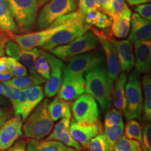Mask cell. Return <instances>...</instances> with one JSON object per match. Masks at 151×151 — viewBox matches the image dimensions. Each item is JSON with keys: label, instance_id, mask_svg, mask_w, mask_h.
<instances>
[{"label": "cell", "instance_id": "cell-13", "mask_svg": "<svg viewBox=\"0 0 151 151\" xmlns=\"http://www.w3.org/2000/svg\"><path fill=\"white\" fill-rule=\"evenodd\" d=\"M4 52L6 55L14 58L27 67L30 74L37 75L35 70V64L37 58L40 56V50L37 48L30 50H22L16 41L11 39L6 43Z\"/></svg>", "mask_w": 151, "mask_h": 151}, {"label": "cell", "instance_id": "cell-14", "mask_svg": "<svg viewBox=\"0 0 151 151\" xmlns=\"http://www.w3.org/2000/svg\"><path fill=\"white\" fill-rule=\"evenodd\" d=\"M86 90L83 76L63 74L58 96L67 101H71L80 97Z\"/></svg>", "mask_w": 151, "mask_h": 151}, {"label": "cell", "instance_id": "cell-24", "mask_svg": "<svg viewBox=\"0 0 151 151\" xmlns=\"http://www.w3.org/2000/svg\"><path fill=\"white\" fill-rule=\"evenodd\" d=\"M127 80L126 73H120L115 81L112 92V101L114 107L123 113L127 109L125 94V85Z\"/></svg>", "mask_w": 151, "mask_h": 151}, {"label": "cell", "instance_id": "cell-8", "mask_svg": "<svg viewBox=\"0 0 151 151\" xmlns=\"http://www.w3.org/2000/svg\"><path fill=\"white\" fill-rule=\"evenodd\" d=\"M71 109L73 119L79 123L90 124L99 121L98 104L89 94L83 93L74 99Z\"/></svg>", "mask_w": 151, "mask_h": 151}, {"label": "cell", "instance_id": "cell-25", "mask_svg": "<svg viewBox=\"0 0 151 151\" xmlns=\"http://www.w3.org/2000/svg\"><path fill=\"white\" fill-rule=\"evenodd\" d=\"M0 31L14 34L18 32L7 0H0Z\"/></svg>", "mask_w": 151, "mask_h": 151}, {"label": "cell", "instance_id": "cell-10", "mask_svg": "<svg viewBox=\"0 0 151 151\" xmlns=\"http://www.w3.org/2000/svg\"><path fill=\"white\" fill-rule=\"evenodd\" d=\"M105 60L102 55L95 52L76 55L68 60V64L64 67L63 74L84 76L93 68L104 64Z\"/></svg>", "mask_w": 151, "mask_h": 151}, {"label": "cell", "instance_id": "cell-36", "mask_svg": "<svg viewBox=\"0 0 151 151\" xmlns=\"http://www.w3.org/2000/svg\"><path fill=\"white\" fill-rule=\"evenodd\" d=\"M78 12L84 17L90 11L98 10L97 0H78Z\"/></svg>", "mask_w": 151, "mask_h": 151}, {"label": "cell", "instance_id": "cell-22", "mask_svg": "<svg viewBox=\"0 0 151 151\" xmlns=\"http://www.w3.org/2000/svg\"><path fill=\"white\" fill-rule=\"evenodd\" d=\"M132 11L127 4L124 5L121 13L112 20L111 33L118 39L125 38L129 32L131 27Z\"/></svg>", "mask_w": 151, "mask_h": 151}, {"label": "cell", "instance_id": "cell-42", "mask_svg": "<svg viewBox=\"0 0 151 151\" xmlns=\"http://www.w3.org/2000/svg\"><path fill=\"white\" fill-rule=\"evenodd\" d=\"M26 142L24 140H20L14 143L10 148L7 149L6 151H27L26 148Z\"/></svg>", "mask_w": 151, "mask_h": 151}, {"label": "cell", "instance_id": "cell-41", "mask_svg": "<svg viewBox=\"0 0 151 151\" xmlns=\"http://www.w3.org/2000/svg\"><path fill=\"white\" fill-rule=\"evenodd\" d=\"M111 1L112 0H97L98 10L110 17Z\"/></svg>", "mask_w": 151, "mask_h": 151}, {"label": "cell", "instance_id": "cell-37", "mask_svg": "<svg viewBox=\"0 0 151 151\" xmlns=\"http://www.w3.org/2000/svg\"><path fill=\"white\" fill-rule=\"evenodd\" d=\"M112 22V19L104 13L99 11L98 15L95 21L93 23V25L99 28V29H107L111 26Z\"/></svg>", "mask_w": 151, "mask_h": 151}, {"label": "cell", "instance_id": "cell-46", "mask_svg": "<svg viewBox=\"0 0 151 151\" xmlns=\"http://www.w3.org/2000/svg\"><path fill=\"white\" fill-rule=\"evenodd\" d=\"M130 6H137L143 4L150 3L151 0H126Z\"/></svg>", "mask_w": 151, "mask_h": 151}, {"label": "cell", "instance_id": "cell-34", "mask_svg": "<svg viewBox=\"0 0 151 151\" xmlns=\"http://www.w3.org/2000/svg\"><path fill=\"white\" fill-rule=\"evenodd\" d=\"M41 52V51H40ZM35 70L37 74L41 76L45 80H47L50 76V65L48 60L41 52L40 56L37 58L35 64Z\"/></svg>", "mask_w": 151, "mask_h": 151}, {"label": "cell", "instance_id": "cell-1", "mask_svg": "<svg viewBox=\"0 0 151 151\" xmlns=\"http://www.w3.org/2000/svg\"><path fill=\"white\" fill-rule=\"evenodd\" d=\"M85 92L95 99L102 112L106 111L112 104L113 92L106 66L103 64L88 71L85 76Z\"/></svg>", "mask_w": 151, "mask_h": 151}, {"label": "cell", "instance_id": "cell-45", "mask_svg": "<svg viewBox=\"0 0 151 151\" xmlns=\"http://www.w3.org/2000/svg\"><path fill=\"white\" fill-rule=\"evenodd\" d=\"M14 77V76L11 74V73L9 71L5 73H0V81L1 82H6V81H8Z\"/></svg>", "mask_w": 151, "mask_h": 151}, {"label": "cell", "instance_id": "cell-32", "mask_svg": "<svg viewBox=\"0 0 151 151\" xmlns=\"http://www.w3.org/2000/svg\"><path fill=\"white\" fill-rule=\"evenodd\" d=\"M124 122L120 123L112 127H104V135L107 140L114 148L115 145L124 134Z\"/></svg>", "mask_w": 151, "mask_h": 151}, {"label": "cell", "instance_id": "cell-26", "mask_svg": "<svg viewBox=\"0 0 151 151\" xmlns=\"http://www.w3.org/2000/svg\"><path fill=\"white\" fill-rule=\"evenodd\" d=\"M48 110L49 115L53 121H58L62 118L71 116L69 103L62 99L58 95L48 104Z\"/></svg>", "mask_w": 151, "mask_h": 151}, {"label": "cell", "instance_id": "cell-3", "mask_svg": "<svg viewBox=\"0 0 151 151\" xmlns=\"http://www.w3.org/2000/svg\"><path fill=\"white\" fill-rule=\"evenodd\" d=\"M84 19V17L79 14L78 11L71 13L67 16V18L61 24L55 26H50L46 29H41L35 32L26 33L23 35H16L11 33V37L18 43L20 48L22 50H30L38 46L41 47L43 43L52 37L57 32L64 28L69 27L75 22Z\"/></svg>", "mask_w": 151, "mask_h": 151}, {"label": "cell", "instance_id": "cell-31", "mask_svg": "<svg viewBox=\"0 0 151 151\" xmlns=\"http://www.w3.org/2000/svg\"><path fill=\"white\" fill-rule=\"evenodd\" d=\"M88 148L89 151H114V148L103 134H99L94 137L90 141Z\"/></svg>", "mask_w": 151, "mask_h": 151}, {"label": "cell", "instance_id": "cell-23", "mask_svg": "<svg viewBox=\"0 0 151 151\" xmlns=\"http://www.w3.org/2000/svg\"><path fill=\"white\" fill-rule=\"evenodd\" d=\"M27 151H78L57 140L29 139L26 144Z\"/></svg>", "mask_w": 151, "mask_h": 151}, {"label": "cell", "instance_id": "cell-20", "mask_svg": "<svg viewBox=\"0 0 151 151\" xmlns=\"http://www.w3.org/2000/svg\"><path fill=\"white\" fill-rule=\"evenodd\" d=\"M131 24V32L129 36V40L131 42L150 40L151 23L150 20L134 13L132 15Z\"/></svg>", "mask_w": 151, "mask_h": 151}, {"label": "cell", "instance_id": "cell-39", "mask_svg": "<svg viewBox=\"0 0 151 151\" xmlns=\"http://www.w3.org/2000/svg\"><path fill=\"white\" fill-rule=\"evenodd\" d=\"M134 11L137 14L146 20H151V5L150 3L143 4L137 5L134 8Z\"/></svg>", "mask_w": 151, "mask_h": 151}, {"label": "cell", "instance_id": "cell-33", "mask_svg": "<svg viewBox=\"0 0 151 151\" xmlns=\"http://www.w3.org/2000/svg\"><path fill=\"white\" fill-rule=\"evenodd\" d=\"M8 71L15 77H21L27 75V69L23 65L11 57H6Z\"/></svg>", "mask_w": 151, "mask_h": 151}, {"label": "cell", "instance_id": "cell-27", "mask_svg": "<svg viewBox=\"0 0 151 151\" xmlns=\"http://www.w3.org/2000/svg\"><path fill=\"white\" fill-rule=\"evenodd\" d=\"M46 80L42 78L41 76L32 75L24 76L21 77H14L8 81L4 82L3 83L6 86H9L17 90H24L29 87L39 86L44 83Z\"/></svg>", "mask_w": 151, "mask_h": 151}, {"label": "cell", "instance_id": "cell-5", "mask_svg": "<svg viewBox=\"0 0 151 151\" xmlns=\"http://www.w3.org/2000/svg\"><path fill=\"white\" fill-rule=\"evenodd\" d=\"M98 45L99 41L96 36L92 32L88 31L71 42L55 47L49 52L62 61H68L73 57L95 50Z\"/></svg>", "mask_w": 151, "mask_h": 151}, {"label": "cell", "instance_id": "cell-49", "mask_svg": "<svg viewBox=\"0 0 151 151\" xmlns=\"http://www.w3.org/2000/svg\"><path fill=\"white\" fill-rule=\"evenodd\" d=\"M48 1H50V0H38V1H39V6H43L45 4L48 2Z\"/></svg>", "mask_w": 151, "mask_h": 151}, {"label": "cell", "instance_id": "cell-48", "mask_svg": "<svg viewBox=\"0 0 151 151\" xmlns=\"http://www.w3.org/2000/svg\"><path fill=\"white\" fill-rule=\"evenodd\" d=\"M8 104V101L6 97L0 94V106H6Z\"/></svg>", "mask_w": 151, "mask_h": 151}, {"label": "cell", "instance_id": "cell-17", "mask_svg": "<svg viewBox=\"0 0 151 151\" xmlns=\"http://www.w3.org/2000/svg\"><path fill=\"white\" fill-rule=\"evenodd\" d=\"M109 39L117 51L120 70L124 73L129 72L134 67L132 42L129 39L120 41L111 37H109Z\"/></svg>", "mask_w": 151, "mask_h": 151}, {"label": "cell", "instance_id": "cell-7", "mask_svg": "<svg viewBox=\"0 0 151 151\" xmlns=\"http://www.w3.org/2000/svg\"><path fill=\"white\" fill-rule=\"evenodd\" d=\"M127 109L124 117L127 120L140 119L143 112L142 86L139 76L136 72L129 75L125 85Z\"/></svg>", "mask_w": 151, "mask_h": 151}, {"label": "cell", "instance_id": "cell-12", "mask_svg": "<svg viewBox=\"0 0 151 151\" xmlns=\"http://www.w3.org/2000/svg\"><path fill=\"white\" fill-rule=\"evenodd\" d=\"M40 51L48 60L50 70V76L46 80L43 89L44 94L48 97H53L58 94L61 86L65 65L61 59L50 52L43 50H40Z\"/></svg>", "mask_w": 151, "mask_h": 151}, {"label": "cell", "instance_id": "cell-30", "mask_svg": "<svg viewBox=\"0 0 151 151\" xmlns=\"http://www.w3.org/2000/svg\"><path fill=\"white\" fill-rule=\"evenodd\" d=\"M114 151H143V149L138 141L122 137L115 145Z\"/></svg>", "mask_w": 151, "mask_h": 151}, {"label": "cell", "instance_id": "cell-38", "mask_svg": "<svg viewBox=\"0 0 151 151\" xmlns=\"http://www.w3.org/2000/svg\"><path fill=\"white\" fill-rule=\"evenodd\" d=\"M142 147L143 151H151V126L146 124L142 134Z\"/></svg>", "mask_w": 151, "mask_h": 151}, {"label": "cell", "instance_id": "cell-6", "mask_svg": "<svg viewBox=\"0 0 151 151\" xmlns=\"http://www.w3.org/2000/svg\"><path fill=\"white\" fill-rule=\"evenodd\" d=\"M76 8V0H50L39 12L38 29L41 30L50 27L57 19L74 12Z\"/></svg>", "mask_w": 151, "mask_h": 151}, {"label": "cell", "instance_id": "cell-15", "mask_svg": "<svg viewBox=\"0 0 151 151\" xmlns=\"http://www.w3.org/2000/svg\"><path fill=\"white\" fill-rule=\"evenodd\" d=\"M102 126L100 122L94 124H81L73 119L71 121L69 132L75 141H76L81 146L88 148L90 141L96 136L101 134Z\"/></svg>", "mask_w": 151, "mask_h": 151}, {"label": "cell", "instance_id": "cell-35", "mask_svg": "<svg viewBox=\"0 0 151 151\" xmlns=\"http://www.w3.org/2000/svg\"><path fill=\"white\" fill-rule=\"evenodd\" d=\"M123 122L122 113L116 109H112L106 113L104 118V127H112Z\"/></svg>", "mask_w": 151, "mask_h": 151}, {"label": "cell", "instance_id": "cell-16", "mask_svg": "<svg viewBox=\"0 0 151 151\" xmlns=\"http://www.w3.org/2000/svg\"><path fill=\"white\" fill-rule=\"evenodd\" d=\"M22 120L15 116L6 121L0 127V150H6L22 135Z\"/></svg>", "mask_w": 151, "mask_h": 151}, {"label": "cell", "instance_id": "cell-19", "mask_svg": "<svg viewBox=\"0 0 151 151\" xmlns=\"http://www.w3.org/2000/svg\"><path fill=\"white\" fill-rule=\"evenodd\" d=\"M71 124V117L62 118L59 120L50 132L46 139L57 140L66 145V146L81 150V146L79 143L73 139L69 132Z\"/></svg>", "mask_w": 151, "mask_h": 151}, {"label": "cell", "instance_id": "cell-40", "mask_svg": "<svg viewBox=\"0 0 151 151\" xmlns=\"http://www.w3.org/2000/svg\"><path fill=\"white\" fill-rule=\"evenodd\" d=\"M124 5H125L124 0H112L110 14V18L112 20L116 18L121 13Z\"/></svg>", "mask_w": 151, "mask_h": 151}, {"label": "cell", "instance_id": "cell-44", "mask_svg": "<svg viewBox=\"0 0 151 151\" xmlns=\"http://www.w3.org/2000/svg\"><path fill=\"white\" fill-rule=\"evenodd\" d=\"M8 71L6 64V57L0 56V73H5Z\"/></svg>", "mask_w": 151, "mask_h": 151}, {"label": "cell", "instance_id": "cell-18", "mask_svg": "<svg viewBox=\"0 0 151 151\" xmlns=\"http://www.w3.org/2000/svg\"><path fill=\"white\" fill-rule=\"evenodd\" d=\"M134 67L137 73H148L151 65V41L145 40L134 43Z\"/></svg>", "mask_w": 151, "mask_h": 151}, {"label": "cell", "instance_id": "cell-2", "mask_svg": "<svg viewBox=\"0 0 151 151\" xmlns=\"http://www.w3.org/2000/svg\"><path fill=\"white\" fill-rule=\"evenodd\" d=\"M48 104V99L43 100L24 120L22 130L28 139L41 140L52 132L54 121L49 115Z\"/></svg>", "mask_w": 151, "mask_h": 151}, {"label": "cell", "instance_id": "cell-29", "mask_svg": "<svg viewBox=\"0 0 151 151\" xmlns=\"http://www.w3.org/2000/svg\"><path fill=\"white\" fill-rule=\"evenodd\" d=\"M124 131V136L126 138L129 139H134V140L138 141L141 143L142 146V128L140 123L135 119L128 120L127 124H126L125 129Z\"/></svg>", "mask_w": 151, "mask_h": 151}, {"label": "cell", "instance_id": "cell-43", "mask_svg": "<svg viewBox=\"0 0 151 151\" xmlns=\"http://www.w3.org/2000/svg\"><path fill=\"white\" fill-rule=\"evenodd\" d=\"M11 116V112L8 109L0 106V127Z\"/></svg>", "mask_w": 151, "mask_h": 151}, {"label": "cell", "instance_id": "cell-9", "mask_svg": "<svg viewBox=\"0 0 151 151\" xmlns=\"http://www.w3.org/2000/svg\"><path fill=\"white\" fill-rule=\"evenodd\" d=\"M91 29L90 24H87L84 19L71 25L57 32L41 46L43 50L50 51L55 47L67 44Z\"/></svg>", "mask_w": 151, "mask_h": 151}, {"label": "cell", "instance_id": "cell-11", "mask_svg": "<svg viewBox=\"0 0 151 151\" xmlns=\"http://www.w3.org/2000/svg\"><path fill=\"white\" fill-rule=\"evenodd\" d=\"M91 29L94 35L97 37L99 43H100V45L102 47L105 53L106 60L107 62L109 81H110L111 88H113L115 81L121 71L117 51L109 39V36L106 35L104 32L97 29L96 28H91Z\"/></svg>", "mask_w": 151, "mask_h": 151}, {"label": "cell", "instance_id": "cell-50", "mask_svg": "<svg viewBox=\"0 0 151 151\" xmlns=\"http://www.w3.org/2000/svg\"><path fill=\"white\" fill-rule=\"evenodd\" d=\"M0 151H1V150H0Z\"/></svg>", "mask_w": 151, "mask_h": 151}, {"label": "cell", "instance_id": "cell-21", "mask_svg": "<svg viewBox=\"0 0 151 151\" xmlns=\"http://www.w3.org/2000/svg\"><path fill=\"white\" fill-rule=\"evenodd\" d=\"M22 90L25 96V101L20 111V117L24 121L34 109L43 101L45 94L43 87L40 85L29 87Z\"/></svg>", "mask_w": 151, "mask_h": 151}, {"label": "cell", "instance_id": "cell-28", "mask_svg": "<svg viewBox=\"0 0 151 151\" xmlns=\"http://www.w3.org/2000/svg\"><path fill=\"white\" fill-rule=\"evenodd\" d=\"M144 101L143 104V116L145 120H151V78L150 76L146 75L142 80Z\"/></svg>", "mask_w": 151, "mask_h": 151}, {"label": "cell", "instance_id": "cell-4", "mask_svg": "<svg viewBox=\"0 0 151 151\" xmlns=\"http://www.w3.org/2000/svg\"><path fill=\"white\" fill-rule=\"evenodd\" d=\"M18 30L22 32L31 31L37 21L40 6L38 0H7Z\"/></svg>", "mask_w": 151, "mask_h": 151}, {"label": "cell", "instance_id": "cell-47", "mask_svg": "<svg viewBox=\"0 0 151 151\" xmlns=\"http://www.w3.org/2000/svg\"><path fill=\"white\" fill-rule=\"evenodd\" d=\"M0 94L6 97V87L5 85L0 81Z\"/></svg>", "mask_w": 151, "mask_h": 151}]
</instances>
